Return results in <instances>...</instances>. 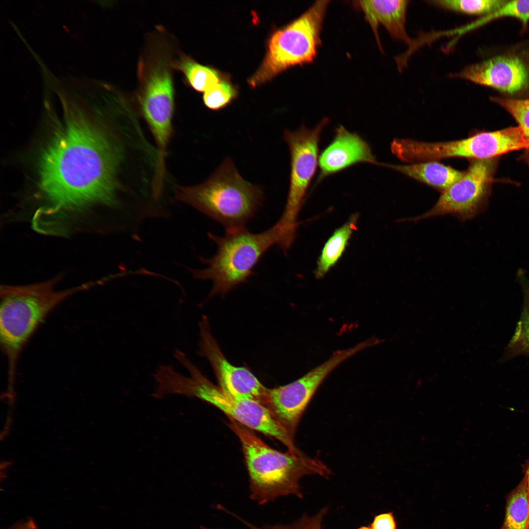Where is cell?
<instances>
[{"instance_id": "6da1fadb", "label": "cell", "mask_w": 529, "mask_h": 529, "mask_svg": "<svg viewBox=\"0 0 529 529\" xmlns=\"http://www.w3.org/2000/svg\"><path fill=\"white\" fill-rule=\"evenodd\" d=\"M120 156L110 138L87 118L67 114L40 161L39 186L49 205L37 211L34 223L43 228L67 212L112 202Z\"/></svg>"}, {"instance_id": "7a4b0ae2", "label": "cell", "mask_w": 529, "mask_h": 529, "mask_svg": "<svg viewBox=\"0 0 529 529\" xmlns=\"http://www.w3.org/2000/svg\"><path fill=\"white\" fill-rule=\"evenodd\" d=\"M229 427L238 437L249 477L251 499L264 505L282 496L301 497L299 481L305 476L328 478L329 468L321 460L289 451L282 453L265 444L253 430L228 417Z\"/></svg>"}, {"instance_id": "3957f363", "label": "cell", "mask_w": 529, "mask_h": 529, "mask_svg": "<svg viewBox=\"0 0 529 529\" xmlns=\"http://www.w3.org/2000/svg\"><path fill=\"white\" fill-rule=\"evenodd\" d=\"M59 277L23 286L3 285L0 289V344L12 383L22 350L48 314L73 294L93 286L91 283L57 290Z\"/></svg>"}, {"instance_id": "277c9868", "label": "cell", "mask_w": 529, "mask_h": 529, "mask_svg": "<svg viewBox=\"0 0 529 529\" xmlns=\"http://www.w3.org/2000/svg\"><path fill=\"white\" fill-rule=\"evenodd\" d=\"M176 360L186 369L189 376L176 371L173 367L165 369L159 382L160 390L163 396L177 394L199 399L215 406L228 417L246 427L276 439L288 451L298 455L303 454L264 406L251 399L238 398L225 393L204 376L184 352L178 353Z\"/></svg>"}, {"instance_id": "5b68a950", "label": "cell", "mask_w": 529, "mask_h": 529, "mask_svg": "<svg viewBox=\"0 0 529 529\" xmlns=\"http://www.w3.org/2000/svg\"><path fill=\"white\" fill-rule=\"evenodd\" d=\"M176 196L229 231L245 227L261 203L263 192L258 185L244 179L228 157L208 180L178 188Z\"/></svg>"}, {"instance_id": "8992f818", "label": "cell", "mask_w": 529, "mask_h": 529, "mask_svg": "<svg viewBox=\"0 0 529 529\" xmlns=\"http://www.w3.org/2000/svg\"><path fill=\"white\" fill-rule=\"evenodd\" d=\"M217 245V251L210 258H202L207 267L192 271L194 277L213 283L211 296L224 294L246 282L264 254L281 237L276 222L267 230L252 233L246 228L226 231L223 236L208 233Z\"/></svg>"}, {"instance_id": "52a82bcc", "label": "cell", "mask_w": 529, "mask_h": 529, "mask_svg": "<svg viewBox=\"0 0 529 529\" xmlns=\"http://www.w3.org/2000/svg\"><path fill=\"white\" fill-rule=\"evenodd\" d=\"M330 1L318 0L299 17L277 30L269 39L266 54L248 80L253 87L286 69L312 62L320 44V34Z\"/></svg>"}, {"instance_id": "ba28073f", "label": "cell", "mask_w": 529, "mask_h": 529, "mask_svg": "<svg viewBox=\"0 0 529 529\" xmlns=\"http://www.w3.org/2000/svg\"><path fill=\"white\" fill-rule=\"evenodd\" d=\"M529 147V142L519 126L493 132H479L466 138L451 141L426 142L396 138L391 144L392 153L408 164L438 161L449 158L487 159Z\"/></svg>"}, {"instance_id": "9c48e42d", "label": "cell", "mask_w": 529, "mask_h": 529, "mask_svg": "<svg viewBox=\"0 0 529 529\" xmlns=\"http://www.w3.org/2000/svg\"><path fill=\"white\" fill-rule=\"evenodd\" d=\"M168 51L165 44H152L138 67L139 103L160 148L168 145L174 107L171 70L174 60Z\"/></svg>"}, {"instance_id": "30bf717a", "label": "cell", "mask_w": 529, "mask_h": 529, "mask_svg": "<svg viewBox=\"0 0 529 529\" xmlns=\"http://www.w3.org/2000/svg\"><path fill=\"white\" fill-rule=\"evenodd\" d=\"M328 122L324 118L313 129L303 125L296 131L284 130L290 156L289 187L285 209L277 222L285 248H290L295 238L299 213L316 169L320 134Z\"/></svg>"}, {"instance_id": "8fae6325", "label": "cell", "mask_w": 529, "mask_h": 529, "mask_svg": "<svg viewBox=\"0 0 529 529\" xmlns=\"http://www.w3.org/2000/svg\"><path fill=\"white\" fill-rule=\"evenodd\" d=\"M370 345L366 340L350 348L337 350L327 360L298 380L285 385L268 389L264 406L294 439L303 413L328 375L344 361Z\"/></svg>"}, {"instance_id": "7c38bea8", "label": "cell", "mask_w": 529, "mask_h": 529, "mask_svg": "<svg viewBox=\"0 0 529 529\" xmlns=\"http://www.w3.org/2000/svg\"><path fill=\"white\" fill-rule=\"evenodd\" d=\"M497 166L495 158L470 160L467 169L458 180L441 193L435 204L420 215L400 219L418 222L451 215L460 221L473 218L485 208Z\"/></svg>"}, {"instance_id": "4fadbf2b", "label": "cell", "mask_w": 529, "mask_h": 529, "mask_svg": "<svg viewBox=\"0 0 529 529\" xmlns=\"http://www.w3.org/2000/svg\"><path fill=\"white\" fill-rule=\"evenodd\" d=\"M199 327L198 353L210 362L219 388L231 396L251 399L264 406L268 389L248 369L235 366L226 360L211 333L205 316L199 322Z\"/></svg>"}, {"instance_id": "5bb4252c", "label": "cell", "mask_w": 529, "mask_h": 529, "mask_svg": "<svg viewBox=\"0 0 529 529\" xmlns=\"http://www.w3.org/2000/svg\"><path fill=\"white\" fill-rule=\"evenodd\" d=\"M450 76L465 79L508 94L528 85L529 75L523 62L514 56H500L469 65Z\"/></svg>"}, {"instance_id": "9a60e30c", "label": "cell", "mask_w": 529, "mask_h": 529, "mask_svg": "<svg viewBox=\"0 0 529 529\" xmlns=\"http://www.w3.org/2000/svg\"><path fill=\"white\" fill-rule=\"evenodd\" d=\"M380 166L368 144L360 136L339 126L335 138L319 159L320 173L318 181L359 163Z\"/></svg>"}, {"instance_id": "2e32d148", "label": "cell", "mask_w": 529, "mask_h": 529, "mask_svg": "<svg viewBox=\"0 0 529 529\" xmlns=\"http://www.w3.org/2000/svg\"><path fill=\"white\" fill-rule=\"evenodd\" d=\"M409 1L407 0H370L353 1L361 10L380 45L378 27L382 25L394 39L411 45L412 40L406 30V19Z\"/></svg>"}, {"instance_id": "e0dca14e", "label": "cell", "mask_w": 529, "mask_h": 529, "mask_svg": "<svg viewBox=\"0 0 529 529\" xmlns=\"http://www.w3.org/2000/svg\"><path fill=\"white\" fill-rule=\"evenodd\" d=\"M382 166L398 171L425 184L441 193L460 179L465 171L456 169L438 161H428L406 165L382 163Z\"/></svg>"}, {"instance_id": "ac0fdd59", "label": "cell", "mask_w": 529, "mask_h": 529, "mask_svg": "<svg viewBox=\"0 0 529 529\" xmlns=\"http://www.w3.org/2000/svg\"><path fill=\"white\" fill-rule=\"evenodd\" d=\"M358 217L357 214L352 216L345 224L334 232L325 243L315 271L317 278L323 277L341 257L353 231L356 228Z\"/></svg>"}, {"instance_id": "d6986e66", "label": "cell", "mask_w": 529, "mask_h": 529, "mask_svg": "<svg viewBox=\"0 0 529 529\" xmlns=\"http://www.w3.org/2000/svg\"><path fill=\"white\" fill-rule=\"evenodd\" d=\"M507 498L505 520L500 529H528L529 500L525 476Z\"/></svg>"}, {"instance_id": "ffe728a7", "label": "cell", "mask_w": 529, "mask_h": 529, "mask_svg": "<svg viewBox=\"0 0 529 529\" xmlns=\"http://www.w3.org/2000/svg\"><path fill=\"white\" fill-rule=\"evenodd\" d=\"M173 68L184 75L189 84L195 90L205 92L220 81L216 70L202 65L186 55H181L172 63Z\"/></svg>"}, {"instance_id": "44dd1931", "label": "cell", "mask_w": 529, "mask_h": 529, "mask_svg": "<svg viewBox=\"0 0 529 529\" xmlns=\"http://www.w3.org/2000/svg\"><path fill=\"white\" fill-rule=\"evenodd\" d=\"M524 294V306L514 335L506 348L504 358L510 359L523 355H529V282L520 276Z\"/></svg>"}, {"instance_id": "7402d4cb", "label": "cell", "mask_w": 529, "mask_h": 529, "mask_svg": "<svg viewBox=\"0 0 529 529\" xmlns=\"http://www.w3.org/2000/svg\"><path fill=\"white\" fill-rule=\"evenodd\" d=\"M507 0H435L429 4L445 9L468 15L489 14L496 10Z\"/></svg>"}, {"instance_id": "603a6c76", "label": "cell", "mask_w": 529, "mask_h": 529, "mask_svg": "<svg viewBox=\"0 0 529 529\" xmlns=\"http://www.w3.org/2000/svg\"><path fill=\"white\" fill-rule=\"evenodd\" d=\"M491 100L506 110L515 120L523 130L529 143V99H515L503 97H492ZM529 167V148L523 156Z\"/></svg>"}, {"instance_id": "cb8c5ba5", "label": "cell", "mask_w": 529, "mask_h": 529, "mask_svg": "<svg viewBox=\"0 0 529 529\" xmlns=\"http://www.w3.org/2000/svg\"><path fill=\"white\" fill-rule=\"evenodd\" d=\"M236 95V91L229 82L220 80L204 93L203 100L208 109L217 111L227 106Z\"/></svg>"}, {"instance_id": "d4e9b609", "label": "cell", "mask_w": 529, "mask_h": 529, "mask_svg": "<svg viewBox=\"0 0 529 529\" xmlns=\"http://www.w3.org/2000/svg\"><path fill=\"white\" fill-rule=\"evenodd\" d=\"M503 17H512L526 25L529 21V0L506 1L496 10L488 14L476 24L479 25Z\"/></svg>"}, {"instance_id": "484cf974", "label": "cell", "mask_w": 529, "mask_h": 529, "mask_svg": "<svg viewBox=\"0 0 529 529\" xmlns=\"http://www.w3.org/2000/svg\"><path fill=\"white\" fill-rule=\"evenodd\" d=\"M327 510V509L324 508L313 517H309L305 515L297 521L290 525H266L258 527L250 524L239 517H238L249 529H322V519Z\"/></svg>"}, {"instance_id": "4316f807", "label": "cell", "mask_w": 529, "mask_h": 529, "mask_svg": "<svg viewBox=\"0 0 529 529\" xmlns=\"http://www.w3.org/2000/svg\"><path fill=\"white\" fill-rule=\"evenodd\" d=\"M371 529H396L394 518L391 513H383L375 516Z\"/></svg>"}, {"instance_id": "83f0119b", "label": "cell", "mask_w": 529, "mask_h": 529, "mask_svg": "<svg viewBox=\"0 0 529 529\" xmlns=\"http://www.w3.org/2000/svg\"><path fill=\"white\" fill-rule=\"evenodd\" d=\"M7 529H39L35 521L28 518L16 523Z\"/></svg>"}, {"instance_id": "f1b7e54d", "label": "cell", "mask_w": 529, "mask_h": 529, "mask_svg": "<svg viewBox=\"0 0 529 529\" xmlns=\"http://www.w3.org/2000/svg\"><path fill=\"white\" fill-rule=\"evenodd\" d=\"M523 467L524 471L525 472L524 476L525 477L526 479L527 488L529 500V460L526 463H525ZM528 529H529V519L528 522Z\"/></svg>"}, {"instance_id": "f546056e", "label": "cell", "mask_w": 529, "mask_h": 529, "mask_svg": "<svg viewBox=\"0 0 529 529\" xmlns=\"http://www.w3.org/2000/svg\"><path fill=\"white\" fill-rule=\"evenodd\" d=\"M358 529H371L370 527H362Z\"/></svg>"}]
</instances>
